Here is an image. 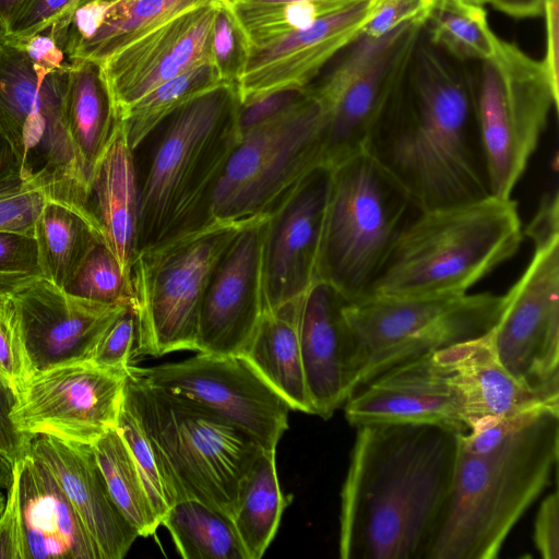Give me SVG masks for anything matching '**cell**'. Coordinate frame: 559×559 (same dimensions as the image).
I'll list each match as a JSON object with an SVG mask.
<instances>
[{
  "mask_svg": "<svg viewBox=\"0 0 559 559\" xmlns=\"http://www.w3.org/2000/svg\"><path fill=\"white\" fill-rule=\"evenodd\" d=\"M459 433L433 424L357 427L341 492L342 559H423L451 489Z\"/></svg>",
  "mask_w": 559,
  "mask_h": 559,
  "instance_id": "1",
  "label": "cell"
},
{
  "mask_svg": "<svg viewBox=\"0 0 559 559\" xmlns=\"http://www.w3.org/2000/svg\"><path fill=\"white\" fill-rule=\"evenodd\" d=\"M559 407L484 419L459 433L453 479L423 559H495L549 485Z\"/></svg>",
  "mask_w": 559,
  "mask_h": 559,
  "instance_id": "2",
  "label": "cell"
},
{
  "mask_svg": "<svg viewBox=\"0 0 559 559\" xmlns=\"http://www.w3.org/2000/svg\"><path fill=\"white\" fill-rule=\"evenodd\" d=\"M414 61L408 94L396 91L366 151L420 212L488 197L468 87L432 45L417 46Z\"/></svg>",
  "mask_w": 559,
  "mask_h": 559,
  "instance_id": "3",
  "label": "cell"
},
{
  "mask_svg": "<svg viewBox=\"0 0 559 559\" xmlns=\"http://www.w3.org/2000/svg\"><path fill=\"white\" fill-rule=\"evenodd\" d=\"M523 236L511 198L489 194L418 211L400 231L365 298L467 293L518 252Z\"/></svg>",
  "mask_w": 559,
  "mask_h": 559,
  "instance_id": "4",
  "label": "cell"
},
{
  "mask_svg": "<svg viewBox=\"0 0 559 559\" xmlns=\"http://www.w3.org/2000/svg\"><path fill=\"white\" fill-rule=\"evenodd\" d=\"M235 85L176 110L139 182L138 252L209 222L211 200L238 142Z\"/></svg>",
  "mask_w": 559,
  "mask_h": 559,
  "instance_id": "5",
  "label": "cell"
},
{
  "mask_svg": "<svg viewBox=\"0 0 559 559\" xmlns=\"http://www.w3.org/2000/svg\"><path fill=\"white\" fill-rule=\"evenodd\" d=\"M127 371L126 386L177 501L195 499L231 518L264 449L210 408Z\"/></svg>",
  "mask_w": 559,
  "mask_h": 559,
  "instance_id": "6",
  "label": "cell"
},
{
  "mask_svg": "<svg viewBox=\"0 0 559 559\" xmlns=\"http://www.w3.org/2000/svg\"><path fill=\"white\" fill-rule=\"evenodd\" d=\"M70 63L45 69L14 41L0 43V132L16 157L21 179L72 209L99 233L88 210V187L66 118ZM102 235V233H100Z\"/></svg>",
  "mask_w": 559,
  "mask_h": 559,
  "instance_id": "7",
  "label": "cell"
},
{
  "mask_svg": "<svg viewBox=\"0 0 559 559\" xmlns=\"http://www.w3.org/2000/svg\"><path fill=\"white\" fill-rule=\"evenodd\" d=\"M331 170L317 278L354 302L366 297L396 237L414 216L411 211L417 209L367 151Z\"/></svg>",
  "mask_w": 559,
  "mask_h": 559,
  "instance_id": "8",
  "label": "cell"
},
{
  "mask_svg": "<svg viewBox=\"0 0 559 559\" xmlns=\"http://www.w3.org/2000/svg\"><path fill=\"white\" fill-rule=\"evenodd\" d=\"M502 307L491 293L346 302L352 394L394 366L487 333Z\"/></svg>",
  "mask_w": 559,
  "mask_h": 559,
  "instance_id": "9",
  "label": "cell"
},
{
  "mask_svg": "<svg viewBox=\"0 0 559 559\" xmlns=\"http://www.w3.org/2000/svg\"><path fill=\"white\" fill-rule=\"evenodd\" d=\"M326 115L307 87L288 107L239 135L214 190L209 222L270 216L323 164Z\"/></svg>",
  "mask_w": 559,
  "mask_h": 559,
  "instance_id": "10",
  "label": "cell"
},
{
  "mask_svg": "<svg viewBox=\"0 0 559 559\" xmlns=\"http://www.w3.org/2000/svg\"><path fill=\"white\" fill-rule=\"evenodd\" d=\"M251 221H210L138 252L131 280L141 325L139 355L195 350L201 302L211 275Z\"/></svg>",
  "mask_w": 559,
  "mask_h": 559,
  "instance_id": "11",
  "label": "cell"
},
{
  "mask_svg": "<svg viewBox=\"0 0 559 559\" xmlns=\"http://www.w3.org/2000/svg\"><path fill=\"white\" fill-rule=\"evenodd\" d=\"M473 112L490 194L511 198L536 151L548 117L559 107L543 60L500 39L496 55L481 62Z\"/></svg>",
  "mask_w": 559,
  "mask_h": 559,
  "instance_id": "12",
  "label": "cell"
},
{
  "mask_svg": "<svg viewBox=\"0 0 559 559\" xmlns=\"http://www.w3.org/2000/svg\"><path fill=\"white\" fill-rule=\"evenodd\" d=\"M523 235L534 243V253L503 295L489 335L499 361L516 381L559 395L558 192L544 197Z\"/></svg>",
  "mask_w": 559,
  "mask_h": 559,
  "instance_id": "13",
  "label": "cell"
},
{
  "mask_svg": "<svg viewBox=\"0 0 559 559\" xmlns=\"http://www.w3.org/2000/svg\"><path fill=\"white\" fill-rule=\"evenodd\" d=\"M425 22L379 37L360 35L349 53L311 93L326 115L323 164L332 167L366 151L371 132L402 85Z\"/></svg>",
  "mask_w": 559,
  "mask_h": 559,
  "instance_id": "14",
  "label": "cell"
},
{
  "mask_svg": "<svg viewBox=\"0 0 559 559\" xmlns=\"http://www.w3.org/2000/svg\"><path fill=\"white\" fill-rule=\"evenodd\" d=\"M127 376L91 360L34 371L17 394L12 421L32 438L93 444L116 428Z\"/></svg>",
  "mask_w": 559,
  "mask_h": 559,
  "instance_id": "15",
  "label": "cell"
},
{
  "mask_svg": "<svg viewBox=\"0 0 559 559\" xmlns=\"http://www.w3.org/2000/svg\"><path fill=\"white\" fill-rule=\"evenodd\" d=\"M130 367L151 384L226 418L265 450L276 449L288 428L289 405L242 355L198 353L177 362Z\"/></svg>",
  "mask_w": 559,
  "mask_h": 559,
  "instance_id": "16",
  "label": "cell"
},
{
  "mask_svg": "<svg viewBox=\"0 0 559 559\" xmlns=\"http://www.w3.org/2000/svg\"><path fill=\"white\" fill-rule=\"evenodd\" d=\"M269 216L248 223L217 262L205 288L195 350L242 355L265 312L263 239Z\"/></svg>",
  "mask_w": 559,
  "mask_h": 559,
  "instance_id": "17",
  "label": "cell"
},
{
  "mask_svg": "<svg viewBox=\"0 0 559 559\" xmlns=\"http://www.w3.org/2000/svg\"><path fill=\"white\" fill-rule=\"evenodd\" d=\"M218 3L210 0L180 13L99 63L119 119L163 83L198 64L211 63Z\"/></svg>",
  "mask_w": 559,
  "mask_h": 559,
  "instance_id": "18",
  "label": "cell"
},
{
  "mask_svg": "<svg viewBox=\"0 0 559 559\" xmlns=\"http://www.w3.org/2000/svg\"><path fill=\"white\" fill-rule=\"evenodd\" d=\"M331 167L311 170L267 217L263 239L265 311L302 297L317 265Z\"/></svg>",
  "mask_w": 559,
  "mask_h": 559,
  "instance_id": "19",
  "label": "cell"
},
{
  "mask_svg": "<svg viewBox=\"0 0 559 559\" xmlns=\"http://www.w3.org/2000/svg\"><path fill=\"white\" fill-rule=\"evenodd\" d=\"M378 0H358L311 25L250 51L235 83L239 105L283 91H304L338 51L352 45Z\"/></svg>",
  "mask_w": 559,
  "mask_h": 559,
  "instance_id": "20",
  "label": "cell"
},
{
  "mask_svg": "<svg viewBox=\"0 0 559 559\" xmlns=\"http://www.w3.org/2000/svg\"><path fill=\"white\" fill-rule=\"evenodd\" d=\"M355 427L433 424L468 431L462 397L433 353L394 366L357 389L344 403Z\"/></svg>",
  "mask_w": 559,
  "mask_h": 559,
  "instance_id": "21",
  "label": "cell"
},
{
  "mask_svg": "<svg viewBox=\"0 0 559 559\" xmlns=\"http://www.w3.org/2000/svg\"><path fill=\"white\" fill-rule=\"evenodd\" d=\"M13 297L33 372L91 360L102 332L126 305L78 297L45 277Z\"/></svg>",
  "mask_w": 559,
  "mask_h": 559,
  "instance_id": "22",
  "label": "cell"
},
{
  "mask_svg": "<svg viewBox=\"0 0 559 559\" xmlns=\"http://www.w3.org/2000/svg\"><path fill=\"white\" fill-rule=\"evenodd\" d=\"M28 451L55 476L102 559H122L139 535L111 498L93 445L38 436Z\"/></svg>",
  "mask_w": 559,
  "mask_h": 559,
  "instance_id": "23",
  "label": "cell"
},
{
  "mask_svg": "<svg viewBox=\"0 0 559 559\" xmlns=\"http://www.w3.org/2000/svg\"><path fill=\"white\" fill-rule=\"evenodd\" d=\"M346 300L330 285L317 281L305 294L298 335L305 378L313 415L329 419L352 395L349 332Z\"/></svg>",
  "mask_w": 559,
  "mask_h": 559,
  "instance_id": "24",
  "label": "cell"
},
{
  "mask_svg": "<svg viewBox=\"0 0 559 559\" xmlns=\"http://www.w3.org/2000/svg\"><path fill=\"white\" fill-rule=\"evenodd\" d=\"M460 393L468 430L476 423L507 418L544 407H559V395L530 389L499 361L489 335L459 342L435 352Z\"/></svg>",
  "mask_w": 559,
  "mask_h": 559,
  "instance_id": "25",
  "label": "cell"
},
{
  "mask_svg": "<svg viewBox=\"0 0 559 559\" xmlns=\"http://www.w3.org/2000/svg\"><path fill=\"white\" fill-rule=\"evenodd\" d=\"M13 467L19 479L26 559H102L49 468L29 451Z\"/></svg>",
  "mask_w": 559,
  "mask_h": 559,
  "instance_id": "26",
  "label": "cell"
},
{
  "mask_svg": "<svg viewBox=\"0 0 559 559\" xmlns=\"http://www.w3.org/2000/svg\"><path fill=\"white\" fill-rule=\"evenodd\" d=\"M88 210L105 245L131 280L138 255L139 179L121 121L92 177Z\"/></svg>",
  "mask_w": 559,
  "mask_h": 559,
  "instance_id": "27",
  "label": "cell"
},
{
  "mask_svg": "<svg viewBox=\"0 0 559 559\" xmlns=\"http://www.w3.org/2000/svg\"><path fill=\"white\" fill-rule=\"evenodd\" d=\"M304 296L265 311L242 356L290 409L313 415L298 335Z\"/></svg>",
  "mask_w": 559,
  "mask_h": 559,
  "instance_id": "28",
  "label": "cell"
},
{
  "mask_svg": "<svg viewBox=\"0 0 559 559\" xmlns=\"http://www.w3.org/2000/svg\"><path fill=\"white\" fill-rule=\"evenodd\" d=\"M68 131L90 183L119 124V116L98 63L86 60L70 62L66 95Z\"/></svg>",
  "mask_w": 559,
  "mask_h": 559,
  "instance_id": "29",
  "label": "cell"
},
{
  "mask_svg": "<svg viewBox=\"0 0 559 559\" xmlns=\"http://www.w3.org/2000/svg\"><path fill=\"white\" fill-rule=\"evenodd\" d=\"M276 449L262 450L248 473L231 516L248 559H260L272 543L289 501L280 487Z\"/></svg>",
  "mask_w": 559,
  "mask_h": 559,
  "instance_id": "30",
  "label": "cell"
},
{
  "mask_svg": "<svg viewBox=\"0 0 559 559\" xmlns=\"http://www.w3.org/2000/svg\"><path fill=\"white\" fill-rule=\"evenodd\" d=\"M210 0H119L87 39L66 51L69 60L104 62L112 53L180 13Z\"/></svg>",
  "mask_w": 559,
  "mask_h": 559,
  "instance_id": "31",
  "label": "cell"
},
{
  "mask_svg": "<svg viewBox=\"0 0 559 559\" xmlns=\"http://www.w3.org/2000/svg\"><path fill=\"white\" fill-rule=\"evenodd\" d=\"M34 237L43 276L61 288L74 278L92 248L104 241L85 218L55 201L45 203Z\"/></svg>",
  "mask_w": 559,
  "mask_h": 559,
  "instance_id": "32",
  "label": "cell"
},
{
  "mask_svg": "<svg viewBox=\"0 0 559 559\" xmlns=\"http://www.w3.org/2000/svg\"><path fill=\"white\" fill-rule=\"evenodd\" d=\"M160 525L185 559H248L231 518L199 500L176 501Z\"/></svg>",
  "mask_w": 559,
  "mask_h": 559,
  "instance_id": "33",
  "label": "cell"
},
{
  "mask_svg": "<svg viewBox=\"0 0 559 559\" xmlns=\"http://www.w3.org/2000/svg\"><path fill=\"white\" fill-rule=\"evenodd\" d=\"M96 461L116 506L139 536L154 535L160 521L133 457L112 428L93 444Z\"/></svg>",
  "mask_w": 559,
  "mask_h": 559,
  "instance_id": "34",
  "label": "cell"
},
{
  "mask_svg": "<svg viewBox=\"0 0 559 559\" xmlns=\"http://www.w3.org/2000/svg\"><path fill=\"white\" fill-rule=\"evenodd\" d=\"M223 86L231 85L221 79L211 63L198 64L163 83L120 117L130 147L135 151L160 123L183 105Z\"/></svg>",
  "mask_w": 559,
  "mask_h": 559,
  "instance_id": "35",
  "label": "cell"
},
{
  "mask_svg": "<svg viewBox=\"0 0 559 559\" xmlns=\"http://www.w3.org/2000/svg\"><path fill=\"white\" fill-rule=\"evenodd\" d=\"M426 25L430 43L460 60L491 59L500 38L491 29L484 5L469 0H435Z\"/></svg>",
  "mask_w": 559,
  "mask_h": 559,
  "instance_id": "36",
  "label": "cell"
},
{
  "mask_svg": "<svg viewBox=\"0 0 559 559\" xmlns=\"http://www.w3.org/2000/svg\"><path fill=\"white\" fill-rule=\"evenodd\" d=\"M116 428L139 468L155 512L162 522L166 512L177 501V497L162 469L127 386Z\"/></svg>",
  "mask_w": 559,
  "mask_h": 559,
  "instance_id": "37",
  "label": "cell"
},
{
  "mask_svg": "<svg viewBox=\"0 0 559 559\" xmlns=\"http://www.w3.org/2000/svg\"><path fill=\"white\" fill-rule=\"evenodd\" d=\"M64 289L78 297L103 304L134 302L132 282L104 241H98L92 248Z\"/></svg>",
  "mask_w": 559,
  "mask_h": 559,
  "instance_id": "38",
  "label": "cell"
},
{
  "mask_svg": "<svg viewBox=\"0 0 559 559\" xmlns=\"http://www.w3.org/2000/svg\"><path fill=\"white\" fill-rule=\"evenodd\" d=\"M85 1L23 0L4 29L3 37L23 41L47 31L62 48L69 21L75 9Z\"/></svg>",
  "mask_w": 559,
  "mask_h": 559,
  "instance_id": "39",
  "label": "cell"
},
{
  "mask_svg": "<svg viewBox=\"0 0 559 559\" xmlns=\"http://www.w3.org/2000/svg\"><path fill=\"white\" fill-rule=\"evenodd\" d=\"M140 317L135 302L126 304L102 332L91 361L99 367L127 370L139 355Z\"/></svg>",
  "mask_w": 559,
  "mask_h": 559,
  "instance_id": "40",
  "label": "cell"
},
{
  "mask_svg": "<svg viewBox=\"0 0 559 559\" xmlns=\"http://www.w3.org/2000/svg\"><path fill=\"white\" fill-rule=\"evenodd\" d=\"M250 51L231 7L227 0H219L212 28L211 63L225 83L235 85Z\"/></svg>",
  "mask_w": 559,
  "mask_h": 559,
  "instance_id": "41",
  "label": "cell"
},
{
  "mask_svg": "<svg viewBox=\"0 0 559 559\" xmlns=\"http://www.w3.org/2000/svg\"><path fill=\"white\" fill-rule=\"evenodd\" d=\"M32 373L16 301L0 292V378L17 395Z\"/></svg>",
  "mask_w": 559,
  "mask_h": 559,
  "instance_id": "42",
  "label": "cell"
},
{
  "mask_svg": "<svg viewBox=\"0 0 559 559\" xmlns=\"http://www.w3.org/2000/svg\"><path fill=\"white\" fill-rule=\"evenodd\" d=\"M40 277L35 237L0 231V292L13 295Z\"/></svg>",
  "mask_w": 559,
  "mask_h": 559,
  "instance_id": "43",
  "label": "cell"
},
{
  "mask_svg": "<svg viewBox=\"0 0 559 559\" xmlns=\"http://www.w3.org/2000/svg\"><path fill=\"white\" fill-rule=\"evenodd\" d=\"M49 201L39 189L20 182L0 190V231L34 236L36 221Z\"/></svg>",
  "mask_w": 559,
  "mask_h": 559,
  "instance_id": "44",
  "label": "cell"
},
{
  "mask_svg": "<svg viewBox=\"0 0 559 559\" xmlns=\"http://www.w3.org/2000/svg\"><path fill=\"white\" fill-rule=\"evenodd\" d=\"M435 0H378L361 35L379 37L409 22H427Z\"/></svg>",
  "mask_w": 559,
  "mask_h": 559,
  "instance_id": "45",
  "label": "cell"
},
{
  "mask_svg": "<svg viewBox=\"0 0 559 559\" xmlns=\"http://www.w3.org/2000/svg\"><path fill=\"white\" fill-rule=\"evenodd\" d=\"M0 559H26L19 479L13 467V477L8 487V498L0 514Z\"/></svg>",
  "mask_w": 559,
  "mask_h": 559,
  "instance_id": "46",
  "label": "cell"
},
{
  "mask_svg": "<svg viewBox=\"0 0 559 559\" xmlns=\"http://www.w3.org/2000/svg\"><path fill=\"white\" fill-rule=\"evenodd\" d=\"M16 400V393L0 378V454L12 465L28 452L33 440L20 432L12 421L11 413Z\"/></svg>",
  "mask_w": 559,
  "mask_h": 559,
  "instance_id": "47",
  "label": "cell"
},
{
  "mask_svg": "<svg viewBox=\"0 0 559 559\" xmlns=\"http://www.w3.org/2000/svg\"><path fill=\"white\" fill-rule=\"evenodd\" d=\"M534 544L543 559L559 558V496L549 493L540 503L534 523Z\"/></svg>",
  "mask_w": 559,
  "mask_h": 559,
  "instance_id": "48",
  "label": "cell"
},
{
  "mask_svg": "<svg viewBox=\"0 0 559 559\" xmlns=\"http://www.w3.org/2000/svg\"><path fill=\"white\" fill-rule=\"evenodd\" d=\"M304 91H283L245 105L238 103L237 124L239 135L288 107L301 96Z\"/></svg>",
  "mask_w": 559,
  "mask_h": 559,
  "instance_id": "49",
  "label": "cell"
},
{
  "mask_svg": "<svg viewBox=\"0 0 559 559\" xmlns=\"http://www.w3.org/2000/svg\"><path fill=\"white\" fill-rule=\"evenodd\" d=\"M12 41L16 43L24 50L29 61L38 67L53 70L70 63L63 49L47 31L23 41Z\"/></svg>",
  "mask_w": 559,
  "mask_h": 559,
  "instance_id": "50",
  "label": "cell"
},
{
  "mask_svg": "<svg viewBox=\"0 0 559 559\" xmlns=\"http://www.w3.org/2000/svg\"><path fill=\"white\" fill-rule=\"evenodd\" d=\"M546 49L543 62L549 80L559 92V0H544Z\"/></svg>",
  "mask_w": 559,
  "mask_h": 559,
  "instance_id": "51",
  "label": "cell"
},
{
  "mask_svg": "<svg viewBox=\"0 0 559 559\" xmlns=\"http://www.w3.org/2000/svg\"><path fill=\"white\" fill-rule=\"evenodd\" d=\"M22 182L20 167L13 150L0 132V190Z\"/></svg>",
  "mask_w": 559,
  "mask_h": 559,
  "instance_id": "52",
  "label": "cell"
},
{
  "mask_svg": "<svg viewBox=\"0 0 559 559\" xmlns=\"http://www.w3.org/2000/svg\"><path fill=\"white\" fill-rule=\"evenodd\" d=\"M498 11L513 17H536L543 14L544 0H489Z\"/></svg>",
  "mask_w": 559,
  "mask_h": 559,
  "instance_id": "53",
  "label": "cell"
},
{
  "mask_svg": "<svg viewBox=\"0 0 559 559\" xmlns=\"http://www.w3.org/2000/svg\"><path fill=\"white\" fill-rule=\"evenodd\" d=\"M23 0H0V26L3 32Z\"/></svg>",
  "mask_w": 559,
  "mask_h": 559,
  "instance_id": "54",
  "label": "cell"
},
{
  "mask_svg": "<svg viewBox=\"0 0 559 559\" xmlns=\"http://www.w3.org/2000/svg\"><path fill=\"white\" fill-rule=\"evenodd\" d=\"M13 477V465L0 454V489L8 487Z\"/></svg>",
  "mask_w": 559,
  "mask_h": 559,
  "instance_id": "55",
  "label": "cell"
},
{
  "mask_svg": "<svg viewBox=\"0 0 559 559\" xmlns=\"http://www.w3.org/2000/svg\"><path fill=\"white\" fill-rule=\"evenodd\" d=\"M4 503H5V498L3 497V495L0 492V514L4 508Z\"/></svg>",
  "mask_w": 559,
  "mask_h": 559,
  "instance_id": "56",
  "label": "cell"
},
{
  "mask_svg": "<svg viewBox=\"0 0 559 559\" xmlns=\"http://www.w3.org/2000/svg\"><path fill=\"white\" fill-rule=\"evenodd\" d=\"M469 1L481 4V5L489 3V0H469Z\"/></svg>",
  "mask_w": 559,
  "mask_h": 559,
  "instance_id": "57",
  "label": "cell"
},
{
  "mask_svg": "<svg viewBox=\"0 0 559 559\" xmlns=\"http://www.w3.org/2000/svg\"><path fill=\"white\" fill-rule=\"evenodd\" d=\"M2 37H3V29H2V27L0 26V43H1V40H2Z\"/></svg>",
  "mask_w": 559,
  "mask_h": 559,
  "instance_id": "58",
  "label": "cell"
},
{
  "mask_svg": "<svg viewBox=\"0 0 559 559\" xmlns=\"http://www.w3.org/2000/svg\"><path fill=\"white\" fill-rule=\"evenodd\" d=\"M103 1L115 2V1H119V0H103Z\"/></svg>",
  "mask_w": 559,
  "mask_h": 559,
  "instance_id": "59",
  "label": "cell"
}]
</instances>
